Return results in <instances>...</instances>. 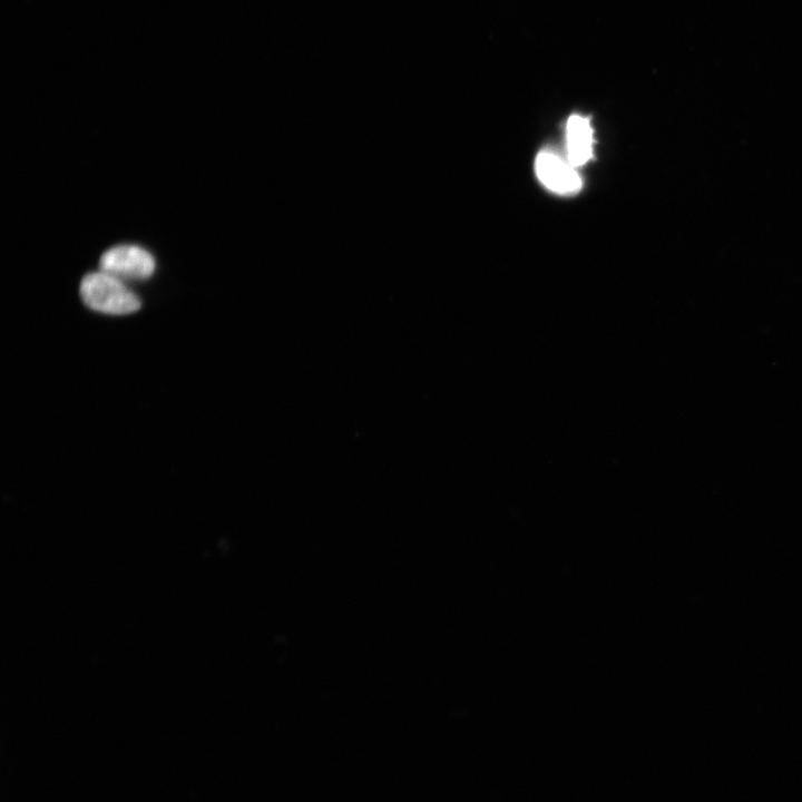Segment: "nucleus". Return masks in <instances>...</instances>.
<instances>
[{"label":"nucleus","instance_id":"f257e3e1","mask_svg":"<svg viewBox=\"0 0 802 802\" xmlns=\"http://www.w3.org/2000/svg\"><path fill=\"white\" fill-rule=\"evenodd\" d=\"M80 296L89 309L105 314L125 315L140 307L139 297L125 282L104 271L82 277Z\"/></svg>","mask_w":802,"mask_h":802},{"label":"nucleus","instance_id":"f03ea898","mask_svg":"<svg viewBox=\"0 0 802 802\" xmlns=\"http://www.w3.org/2000/svg\"><path fill=\"white\" fill-rule=\"evenodd\" d=\"M104 271L121 281H144L149 278L156 267L154 256L137 245H117L107 250L99 261Z\"/></svg>","mask_w":802,"mask_h":802},{"label":"nucleus","instance_id":"7ed1b4c3","mask_svg":"<svg viewBox=\"0 0 802 802\" xmlns=\"http://www.w3.org/2000/svg\"><path fill=\"white\" fill-rule=\"evenodd\" d=\"M535 167L539 180L557 194H574L581 187V178L576 167L554 151H540Z\"/></svg>","mask_w":802,"mask_h":802},{"label":"nucleus","instance_id":"20e7f679","mask_svg":"<svg viewBox=\"0 0 802 802\" xmlns=\"http://www.w3.org/2000/svg\"><path fill=\"white\" fill-rule=\"evenodd\" d=\"M567 159L575 166L586 164L593 155V129L587 117L571 115L567 121Z\"/></svg>","mask_w":802,"mask_h":802}]
</instances>
